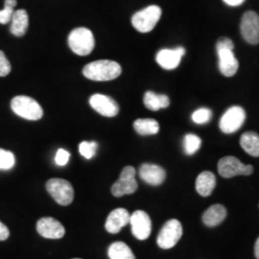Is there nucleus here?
Here are the masks:
<instances>
[{
    "label": "nucleus",
    "mask_w": 259,
    "mask_h": 259,
    "mask_svg": "<svg viewBox=\"0 0 259 259\" xmlns=\"http://www.w3.org/2000/svg\"><path fill=\"white\" fill-rule=\"evenodd\" d=\"M121 72V65L110 60L95 61L88 64L83 69V74L85 78L97 82L114 80L120 76Z\"/></svg>",
    "instance_id": "f257e3e1"
},
{
    "label": "nucleus",
    "mask_w": 259,
    "mask_h": 259,
    "mask_svg": "<svg viewBox=\"0 0 259 259\" xmlns=\"http://www.w3.org/2000/svg\"><path fill=\"white\" fill-rule=\"evenodd\" d=\"M11 108L17 115L27 120H38L44 116L40 105L35 99L25 95L14 97L11 102Z\"/></svg>",
    "instance_id": "f03ea898"
},
{
    "label": "nucleus",
    "mask_w": 259,
    "mask_h": 259,
    "mask_svg": "<svg viewBox=\"0 0 259 259\" xmlns=\"http://www.w3.org/2000/svg\"><path fill=\"white\" fill-rule=\"evenodd\" d=\"M94 45L93 32L88 28H76L68 36V46L77 55H90L93 52Z\"/></svg>",
    "instance_id": "7ed1b4c3"
},
{
    "label": "nucleus",
    "mask_w": 259,
    "mask_h": 259,
    "mask_svg": "<svg viewBox=\"0 0 259 259\" xmlns=\"http://www.w3.org/2000/svg\"><path fill=\"white\" fill-rule=\"evenodd\" d=\"M161 17V9L157 5H151L136 13L132 18V24L140 33L151 32Z\"/></svg>",
    "instance_id": "20e7f679"
},
{
    "label": "nucleus",
    "mask_w": 259,
    "mask_h": 259,
    "mask_svg": "<svg viewBox=\"0 0 259 259\" xmlns=\"http://www.w3.org/2000/svg\"><path fill=\"white\" fill-rule=\"evenodd\" d=\"M47 190L61 205H69L74 199V189L71 184L63 179H51L47 183Z\"/></svg>",
    "instance_id": "39448f33"
},
{
    "label": "nucleus",
    "mask_w": 259,
    "mask_h": 259,
    "mask_svg": "<svg viewBox=\"0 0 259 259\" xmlns=\"http://www.w3.org/2000/svg\"><path fill=\"white\" fill-rule=\"evenodd\" d=\"M183 236V227L177 219L167 221L157 236V245L159 248L168 250L176 246Z\"/></svg>",
    "instance_id": "423d86ee"
},
{
    "label": "nucleus",
    "mask_w": 259,
    "mask_h": 259,
    "mask_svg": "<svg viewBox=\"0 0 259 259\" xmlns=\"http://www.w3.org/2000/svg\"><path fill=\"white\" fill-rule=\"evenodd\" d=\"M218 172L226 179L235 176H250L253 172V167L250 164H244L235 157H225L218 162Z\"/></svg>",
    "instance_id": "0eeeda50"
},
{
    "label": "nucleus",
    "mask_w": 259,
    "mask_h": 259,
    "mask_svg": "<svg viewBox=\"0 0 259 259\" xmlns=\"http://www.w3.org/2000/svg\"><path fill=\"white\" fill-rule=\"evenodd\" d=\"M139 185L136 181V169L133 166L124 167L120 178L111 186V193L114 197L133 194L137 191Z\"/></svg>",
    "instance_id": "6e6552de"
},
{
    "label": "nucleus",
    "mask_w": 259,
    "mask_h": 259,
    "mask_svg": "<svg viewBox=\"0 0 259 259\" xmlns=\"http://www.w3.org/2000/svg\"><path fill=\"white\" fill-rule=\"evenodd\" d=\"M246 119V112L239 106L228 109L220 119V129L224 134H233L240 129Z\"/></svg>",
    "instance_id": "1a4fd4ad"
},
{
    "label": "nucleus",
    "mask_w": 259,
    "mask_h": 259,
    "mask_svg": "<svg viewBox=\"0 0 259 259\" xmlns=\"http://www.w3.org/2000/svg\"><path fill=\"white\" fill-rule=\"evenodd\" d=\"M241 35L250 45L259 44V16L253 11L244 14L240 24Z\"/></svg>",
    "instance_id": "9d476101"
},
{
    "label": "nucleus",
    "mask_w": 259,
    "mask_h": 259,
    "mask_svg": "<svg viewBox=\"0 0 259 259\" xmlns=\"http://www.w3.org/2000/svg\"><path fill=\"white\" fill-rule=\"evenodd\" d=\"M130 223L132 232L139 240H146L152 232V222L148 214L142 210H137L131 215Z\"/></svg>",
    "instance_id": "9b49d317"
},
{
    "label": "nucleus",
    "mask_w": 259,
    "mask_h": 259,
    "mask_svg": "<svg viewBox=\"0 0 259 259\" xmlns=\"http://www.w3.org/2000/svg\"><path fill=\"white\" fill-rule=\"evenodd\" d=\"M90 105L93 110L106 117L116 116L119 112V106L112 98L104 94H93L90 98Z\"/></svg>",
    "instance_id": "f8f14e48"
},
{
    "label": "nucleus",
    "mask_w": 259,
    "mask_h": 259,
    "mask_svg": "<svg viewBox=\"0 0 259 259\" xmlns=\"http://www.w3.org/2000/svg\"><path fill=\"white\" fill-rule=\"evenodd\" d=\"M38 234L48 239H60L64 237L65 230L64 226L52 217H44L37 223Z\"/></svg>",
    "instance_id": "ddd939ff"
},
{
    "label": "nucleus",
    "mask_w": 259,
    "mask_h": 259,
    "mask_svg": "<svg viewBox=\"0 0 259 259\" xmlns=\"http://www.w3.org/2000/svg\"><path fill=\"white\" fill-rule=\"evenodd\" d=\"M184 47H177L174 49H161L157 52L156 60L158 65L166 70H172L177 68L181 64L182 58L185 56Z\"/></svg>",
    "instance_id": "4468645a"
},
{
    "label": "nucleus",
    "mask_w": 259,
    "mask_h": 259,
    "mask_svg": "<svg viewBox=\"0 0 259 259\" xmlns=\"http://www.w3.org/2000/svg\"><path fill=\"white\" fill-rule=\"evenodd\" d=\"M218 60H219V69L224 76L232 77L238 70V61L233 54L232 49L229 48H216Z\"/></svg>",
    "instance_id": "2eb2a0df"
},
{
    "label": "nucleus",
    "mask_w": 259,
    "mask_h": 259,
    "mask_svg": "<svg viewBox=\"0 0 259 259\" xmlns=\"http://www.w3.org/2000/svg\"><path fill=\"white\" fill-rule=\"evenodd\" d=\"M139 177L146 184L156 186L164 182L166 172L162 167L152 163H144L139 168Z\"/></svg>",
    "instance_id": "dca6fc26"
},
{
    "label": "nucleus",
    "mask_w": 259,
    "mask_h": 259,
    "mask_svg": "<svg viewBox=\"0 0 259 259\" xmlns=\"http://www.w3.org/2000/svg\"><path fill=\"white\" fill-rule=\"evenodd\" d=\"M129 211L125 208H116L112 210L110 215L107 218L105 228L107 232L115 234L118 233L122 230L123 227L127 226V224L130 223Z\"/></svg>",
    "instance_id": "f3484780"
},
{
    "label": "nucleus",
    "mask_w": 259,
    "mask_h": 259,
    "mask_svg": "<svg viewBox=\"0 0 259 259\" xmlns=\"http://www.w3.org/2000/svg\"><path fill=\"white\" fill-rule=\"evenodd\" d=\"M29 26V16L24 9L17 10L11 19L10 32L16 37H22L26 34Z\"/></svg>",
    "instance_id": "a211bd4d"
},
{
    "label": "nucleus",
    "mask_w": 259,
    "mask_h": 259,
    "mask_svg": "<svg viewBox=\"0 0 259 259\" xmlns=\"http://www.w3.org/2000/svg\"><path fill=\"white\" fill-rule=\"evenodd\" d=\"M216 185L215 175L209 172H202L196 180V190L203 197H207L212 193Z\"/></svg>",
    "instance_id": "6ab92c4d"
},
{
    "label": "nucleus",
    "mask_w": 259,
    "mask_h": 259,
    "mask_svg": "<svg viewBox=\"0 0 259 259\" xmlns=\"http://www.w3.org/2000/svg\"><path fill=\"white\" fill-rule=\"evenodd\" d=\"M227 210L222 204H213L203 215V222L207 227H216L225 220Z\"/></svg>",
    "instance_id": "aec40b11"
},
{
    "label": "nucleus",
    "mask_w": 259,
    "mask_h": 259,
    "mask_svg": "<svg viewBox=\"0 0 259 259\" xmlns=\"http://www.w3.org/2000/svg\"><path fill=\"white\" fill-rule=\"evenodd\" d=\"M143 102L148 110L157 111L160 109L168 108L170 105V99L165 94L147 92L144 94Z\"/></svg>",
    "instance_id": "412c9836"
},
{
    "label": "nucleus",
    "mask_w": 259,
    "mask_h": 259,
    "mask_svg": "<svg viewBox=\"0 0 259 259\" xmlns=\"http://www.w3.org/2000/svg\"><path fill=\"white\" fill-rule=\"evenodd\" d=\"M240 145L251 157H259V136L254 132H247L242 135Z\"/></svg>",
    "instance_id": "4be33fe9"
},
{
    "label": "nucleus",
    "mask_w": 259,
    "mask_h": 259,
    "mask_svg": "<svg viewBox=\"0 0 259 259\" xmlns=\"http://www.w3.org/2000/svg\"><path fill=\"white\" fill-rule=\"evenodd\" d=\"M134 128L140 136H153L159 132V124L153 118H139L134 122Z\"/></svg>",
    "instance_id": "5701e85b"
},
{
    "label": "nucleus",
    "mask_w": 259,
    "mask_h": 259,
    "mask_svg": "<svg viewBox=\"0 0 259 259\" xmlns=\"http://www.w3.org/2000/svg\"><path fill=\"white\" fill-rule=\"evenodd\" d=\"M109 257L111 259H136L129 246L124 242H114L109 247Z\"/></svg>",
    "instance_id": "b1692460"
},
{
    "label": "nucleus",
    "mask_w": 259,
    "mask_h": 259,
    "mask_svg": "<svg viewBox=\"0 0 259 259\" xmlns=\"http://www.w3.org/2000/svg\"><path fill=\"white\" fill-rule=\"evenodd\" d=\"M202 145V139L193 134L186 135L184 139V149L188 156L194 155Z\"/></svg>",
    "instance_id": "393cba45"
},
{
    "label": "nucleus",
    "mask_w": 259,
    "mask_h": 259,
    "mask_svg": "<svg viewBox=\"0 0 259 259\" xmlns=\"http://www.w3.org/2000/svg\"><path fill=\"white\" fill-rule=\"evenodd\" d=\"M17 6V0H5L4 8L0 10V24H7L12 19Z\"/></svg>",
    "instance_id": "a878e982"
},
{
    "label": "nucleus",
    "mask_w": 259,
    "mask_h": 259,
    "mask_svg": "<svg viewBox=\"0 0 259 259\" xmlns=\"http://www.w3.org/2000/svg\"><path fill=\"white\" fill-rule=\"evenodd\" d=\"M212 117V111L207 108H201L198 109L192 113V121L196 124H205L209 122Z\"/></svg>",
    "instance_id": "bb28decb"
},
{
    "label": "nucleus",
    "mask_w": 259,
    "mask_h": 259,
    "mask_svg": "<svg viewBox=\"0 0 259 259\" xmlns=\"http://www.w3.org/2000/svg\"><path fill=\"white\" fill-rule=\"evenodd\" d=\"M16 162V158L12 152L0 149V170L12 169Z\"/></svg>",
    "instance_id": "cd10ccee"
},
{
    "label": "nucleus",
    "mask_w": 259,
    "mask_h": 259,
    "mask_svg": "<svg viewBox=\"0 0 259 259\" xmlns=\"http://www.w3.org/2000/svg\"><path fill=\"white\" fill-rule=\"evenodd\" d=\"M97 143L92 141V142H89V141H83L80 143L79 145V152L80 154L83 156L84 158L87 159H91L93 158L95 154H96V150H97Z\"/></svg>",
    "instance_id": "c85d7f7f"
},
{
    "label": "nucleus",
    "mask_w": 259,
    "mask_h": 259,
    "mask_svg": "<svg viewBox=\"0 0 259 259\" xmlns=\"http://www.w3.org/2000/svg\"><path fill=\"white\" fill-rule=\"evenodd\" d=\"M12 70V66L3 51L0 50V77H5Z\"/></svg>",
    "instance_id": "c756f323"
},
{
    "label": "nucleus",
    "mask_w": 259,
    "mask_h": 259,
    "mask_svg": "<svg viewBox=\"0 0 259 259\" xmlns=\"http://www.w3.org/2000/svg\"><path fill=\"white\" fill-rule=\"evenodd\" d=\"M70 154L65 149H59L56 154L55 161L59 166H65L67 164Z\"/></svg>",
    "instance_id": "7c9ffc66"
},
{
    "label": "nucleus",
    "mask_w": 259,
    "mask_h": 259,
    "mask_svg": "<svg viewBox=\"0 0 259 259\" xmlns=\"http://www.w3.org/2000/svg\"><path fill=\"white\" fill-rule=\"evenodd\" d=\"M216 48H229L233 50L234 45L232 42V39L229 37H221L216 45Z\"/></svg>",
    "instance_id": "2f4dec72"
},
{
    "label": "nucleus",
    "mask_w": 259,
    "mask_h": 259,
    "mask_svg": "<svg viewBox=\"0 0 259 259\" xmlns=\"http://www.w3.org/2000/svg\"><path fill=\"white\" fill-rule=\"evenodd\" d=\"M10 232L8 228L3 224L0 222V241L6 240L9 237Z\"/></svg>",
    "instance_id": "473e14b6"
},
{
    "label": "nucleus",
    "mask_w": 259,
    "mask_h": 259,
    "mask_svg": "<svg viewBox=\"0 0 259 259\" xmlns=\"http://www.w3.org/2000/svg\"><path fill=\"white\" fill-rule=\"evenodd\" d=\"M227 5L232 6V7H236L241 5L245 0H223Z\"/></svg>",
    "instance_id": "72a5a7b5"
},
{
    "label": "nucleus",
    "mask_w": 259,
    "mask_h": 259,
    "mask_svg": "<svg viewBox=\"0 0 259 259\" xmlns=\"http://www.w3.org/2000/svg\"><path fill=\"white\" fill-rule=\"evenodd\" d=\"M254 254H255V257L259 259V237L254 245Z\"/></svg>",
    "instance_id": "f704fd0d"
},
{
    "label": "nucleus",
    "mask_w": 259,
    "mask_h": 259,
    "mask_svg": "<svg viewBox=\"0 0 259 259\" xmlns=\"http://www.w3.org/2000/svg\"><path fill=\"white\" fill-rule=\"evenodd\" d=\"M72 259H81V258H72Z\"/></svg>",
    "instance_id": "c9c22d12"
}]
</instances>
